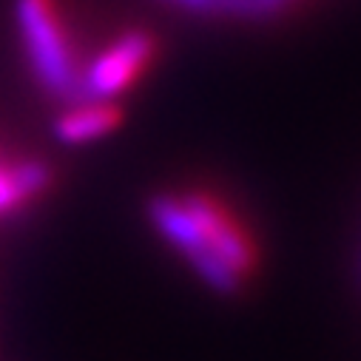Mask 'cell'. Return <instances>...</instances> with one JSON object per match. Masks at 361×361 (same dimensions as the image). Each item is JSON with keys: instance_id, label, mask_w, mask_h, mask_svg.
<instances>
[{"instance_id": "cell-3", "label": "cell", "mask_w": 361, "mask_h": 361, "mask_svg": "<svg viewBox=\"0 0 361 361\" xmlns=\"http://www.w3.org/2000/svg\"><path fill=\"white\" fill-rule=\"evenodd\" d=\"M154 54V40L148 32H126L111 46H106L80 74V92L82 100H103L114 103L117 94L140 77L145 63Z\"/></svg>"}, {"instance_id": "cell-5", "label": "cell", "mask_w": 361, "mask_h": 361, "mask_svg": "<svg viewBox=\"0 0 361 361\" xmlns=\"http://www.w3.org/2000/svg\"><path fill=\"white\" fill-rule=\"evenodd\" d=\"M51 183V168L40 159H20L12 165L0 162V216L37 200Z\"/></svg>"}, {"instance_id": "cell-4", "label": "cell", "mask_w": 361, "mask_h": 361, "mask_svg": "<svg viewBox=\"0 0 361 361\" xmlns=\"http://www.w3.org/2000/svg\"><path fill=\"white\" fill-rule=\"evenodd\" d=\"M117 123H120V109L114 103L80 100V103H71V109L57 120L54 131L63 142L82 145V142L106 137L109 131H114Z\"/></svg>"}, {"instance_id": "cell-7", "label": "cell", "mask_w": 361, "mask_h": 361, "mask_svg": "<svg viewBox=\"0 0 361 361\" xmlns=\"http://www.w3.org/2000/svg\"><path fill=\"white\" fill-rule=\"evenodd\" d=\"M358 267H361V247H358Z\"/></svg>"}, {"instance_id": "cell-1", "label": "cell", "mask_w": 361, "mask_h": 361, "mask_svg": "<svg viewBox=\"0 0 361 361\" xmlns=\"http://www.w3.org/2000/svg\"><path fill=\"white\" fill-rule=\"evenodd\" d=\"M148 214L162 239L219 293L239 290L256 267V250L245 228L205 194L154 197Z\"/></svg>"}, {"instance_id": "cell-6", "label": "cell", "mask_w": 361, "mask_h": 361, "mask_svg": "<svg viewBox=\"0 0 361 361\" xmlns=\"http://www.w3.org/2000/svg\"><path fill=\"white\" fill-rule=\"evenodd\" d=\"M165 4L194 12V15H208V18H245V20H259V18H274L290 9L299 0H165Z\"/></svg>"}, {"instance_id": "cell-2", "label": "cell", "mask_w": 361, "mask_h": 361, "mask_svg": "<svg viewBox=\"0 0 361 361\" xmlns=\"http://www.w3.org/2000/svg\"><path fill=\"white\" fill-rule=\"evenodd\" d=\"M18 23L29 63L40 85L57 100L80 103L82 68L74 60L71 43L63 32V23L51 6V0H18Z\"/></svg>"}]
</instances>
